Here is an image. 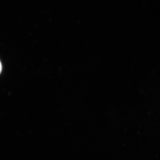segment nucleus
I'll use <instances>...</instances> for the list:
<instances>
[{"label": "nucleus", "mask_w": 160, "mask_h": 160, "mask_svg": "<svg viewBox=\"0 0 160 160\" xmlns=\"http://www.w3.org/2000/svg\"><path fill=\"white\" fill-rule=\"evenodd\" d=\"M2 70V65L1 63V62H0V73L1 72Z\"/></svg>", "instance_id": "f257e3e1"}]
</instances>
